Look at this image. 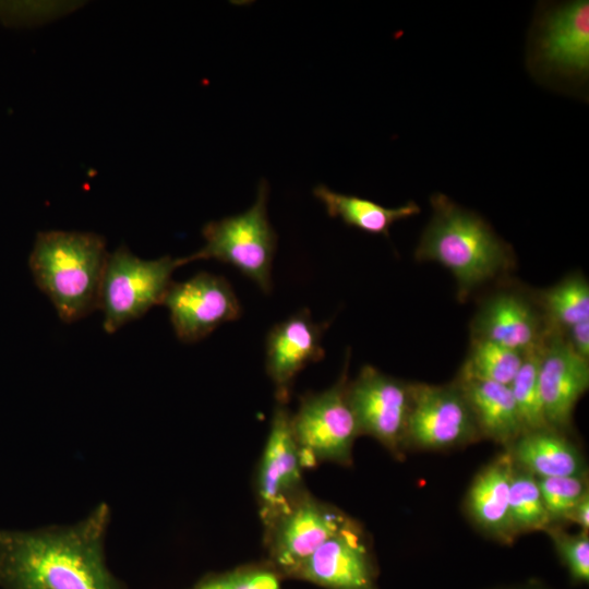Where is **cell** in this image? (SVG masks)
I'll use <instances>...</instances> for the list:
<instances>
[{
    "label": "cell",
    "mask_w": 589,
    "mask_h": 589,
    "mask_svg": "<svg viewBox=\"0 0 589 589\" xmlns=\"http://www.w3.org/2000/svg\"><path fill=\"white\" fill-rule=\"evenodd\" d=\"M539 385L549 426L567 429L589 387V361L577 356L558 333L548 332L541 342Z\"/></svg>",
    "instance_id": "14"
},
{
    "label": "cell",
    "mask_w": 589,
    "mask_h": 589,
    "mask_svg": "<svg viewBox=\"0 0 589 589\" xmlns=\"http://www.w3.org/2000/svg\"><path fill=\"white\" fill-rule=\"evenodd\" d=\"M515 462L510 452L488 464L473 479L467 494V509L472 520L486 533L508 543L517 536L509 516V490Z\"/></svg>",
    "instance_id": "17"
},
{
    "label": "cell",
    "mask_w": 589,
    "mask_h": 589,
    "mask_svg": "<svg viewBox=\"0 0 589 589\" xmlns=\"http://www.w3.org/2000/svg\"><path fill=\"white\" fill-rule=\"evenodd\" d=\"M108 255L105 238L95 232L37 233L28 266L61 321L73 323L98 309Z\"/></svg>",
    "instance_id": "3"
},
{
    "label": "cell",
    "mask_w": 589,
    "mask_h": 589,
    "mask_svg": "<svg viewBox=\"0 0 589 589\" xmlns=\"http://www.w3.org/2000/svg\"><path fill=\"white\" fill-rule=\"evenodd\" d=\"M540 302L557 328L568 329L589 320V286L580 275L566 277L543 291Z\"/></svg>",
    "instance_id": "24"
},
{
    "label": "cell",
    "mask_w": 589,
    "mask_h": 589,
    "mask_svg": "<svg viewBox=\"0 0 589 589\" xmlns=\"http://www.w3.org/2000/svg\"><path fill=\"white\" fill-rule=\"evenodd\" d=\"M178 267L169 255L143 260L125 245L109 253L98 299L105 332L112 334L161 304Z\"/></svg>",
    "instance_id": "6"
},
{
    "label": "cell",
    "mask_w": 589,
    "mask_h": 589,
    "mask_svg": "<svg viewBox=\"0 0 589 589\" xmlns=\"http://www.w3.org/2000/svg\"><path fill=\"white\" fill-rule=\"evenodd\" d=\"M540 346L541 344L525 353L524 361L509 385L522 433L550 428L544 416L539 385Z\"/></svg>",
    "instance_id": "23"
},
{
    "label": "cell",
    "mask_w": 589,
    "mask_h": 589,
    "mask_svg": "<svg viewBox=\"0 0 589 589\" xmlns=\"http://www.w3.org/2000/svg\"><path fill=\"white\" fill-rule=\"evenodd\" d=\"M347 368L329 388L306 393L299 407L290 414L291 431L304 469L321 462L349 466L352 447L360 435L347 398Z\"/></svg>",
    "instance_id": "5"
},
{
    "label": "cell",
    "mask_w": 589,
    "mask_h": 589,
    "mask_svg": "<svg viewBox=\"0 0 589 589\" xmlns=\"http://www.w3.org/2000/svg\"><path fill=\"white\" fill-rule=\"evenodd\" d=\"M290 414L285 404L276 406L256 470L255 493L263 526L306 491Z\"/></svg>",
    "instance_id": "12"
},
{
    "label": "cell",
    "mask_w": 589,
    "mask_h": 589,
    "mask_svg": "<svg viewBox=\"0 0 589 589\" xmlns=\"http://www.w3.org/2000/svg\"><path fill=\"white\" fill-rule=\"evenodd\" d=\"M326 327L327 324L315 323L308 309H302L269 329L265 369L278 402L288 400L294 378L306 365L325 357L322 336Z\"/></svg>",
    "instance_id": "15"
},
{
    "label": "cell",
    "mask_w": 589,
    "mask_h": 589,
    "mask_svg": "<svg viewBox=\"0 0 589 589\" xmlns=\"http://www.w3.org/2000/svg\"><path fill=\"white\" fill-rule=\"evenodd\" d=\"M110 508L98 504L71 525L0 529L2 589H127L108 568L105 540Z\"/></svg>",
    "instance_id": "1"
},
{
    "label": "cell",
    "mask_w": 589,
    "mask_h": 589,
    "mask_svg": "<svg viewBox=\"0 0 589 589\" xmlns=\"http://www.w3.org/2000/svg\"><path fill=\"white\" fill-rule=\"evenodd\" d=\"M509 516L516 534L546 531L553 524L545 508L537 478L516 465L509 490Z\"/></svg>",
    "instance_id": "22"
},
{
    "label": "cell",
    "mask_w": 589,
    "mask_h": 589,
    "mask_svg": "<svg viewBox=\"0 0 589 589\" xmlns=\"http://www.w3.org/2000/svg\"><path fill=\"white\" fill-rule=\"evenodd\" d=\"M471 410L457 383H411L406 447L446 449L480 437Z\"/></svg>",
    "instance_id": "9"
},
{
    "label": "cell",
    "mask_w": 589,
    "mask_h": 589,
    "mask_svg": "<svg viewBox=\"0 0 589 589\" xmlns=\"http://www.w3.org/2000/svg\"><path fill=\"white\" fill-rule=\"evenodd\" d=\"M537 480L553 522L565 520L572 508L589 493L586 476L537 478Z\"/></svg>",
    "instance_id": "26"
},
{
    "label": "cell",
    "mask_w": 589,
    "mask_h": 589,
    "mask_svg": "<svg viewBox=\"0 0 589 589\" xmlns=\"http://www.w3.org/2000/svg\"><path fill=\"white\" fill-rule=\"evenodd\" d=\"M543 74L585 80L589 70V2L577 0L551 7L540 16L530 55Z\"/></svg>",
    "instance_id": "10"
},
{
    "label": "cell",
    "mask_w": 589,
    "mask_h": 589,
    "mask_svg": "<svg viewBox=\"0 0 589 589\" xmlns=\"http://www.w3.org/2000/svg\"><path fill=\"white\" fill-rule=\"evenodd\" d=\"M507 449L515 465L536 478L586 474L581 453L551 428L522 433Z\"/></svg>",
    "instance_id": "19"
},
{
    "label": "cell",
    "mask_w": 589,
    "mask_h": 589,
    "mask_svg": "<svg viewBox=\"0 0 589 589\" xmlns=\"http://www.w3.org/2000/svg\"><path fill=\"white\" fill-rule=\"evenodd\" d=\"M474 338L486 339L526 352L538 347L546 330L532 305L515 292L489 298L473 322Z\"/></svg>",
    "instance_id": "16"
},
{
    "label": "cell",
    "mask_w": 589,
    "mask_h": 589,
    "mask_svg": "<svg viewBox=\"0 0 589 589\" xmlns=\"http://www.w3.org/2000/svg\"><path fill=\"white\" fill-rule=\"evenodd\" d=\"M456 383L471 410L480 435L507 448L522 434L508 385L462 376Z\"/></svg>",
    "instance_id": "18"
},
{
    "label": "cell",
    "mask_w": 589,
    "mask_h": 589,
    "mask_svg": "<svg viewBox=\"0 0 589 589\" xmlns=\"http://www.w3.org/2000/svg\"><path fill=\"white\" fill-rule=\"evenodd\" d=\"M283 576L266 561L208 573L188 589H281Z\"/></svg>",
    "instance_id": "25"
},
{
    "label": "cell",
    "mask_w": 589,
    "mask_h": 589,
    "mask_svg": "<svg viewBox=\"0 0 589 589\" xmlns=\"http://www.w3.org/2000/svg\"><path fill=\"white\" fill-rule=\"evenodd\" d=\"M522 589H539V588H534V587H527V588H522Z\"/></svg>",
    "instance_id": "30"
},
{
    "label": "cell",
    "mask_w": 589,
    "mask_h": 589,
    "mask_svg": "<svg viewBox=\"0 0 589 589\" xmlns=\"http://www.w3.org/2000/svg\"><path fill=\"white\" fill-rule=\"evenodd\" d=\"M558 556L566 566L570 578L577 584L589 581V537L588 531L568 534L558 529H548Z\"/></svg>",
    "instance_id": "27"
},
{
    "label": "cell",
    "mask_w": 589,
    "mask_h": 589,
    "mask_svg": "<svg viewBox=\"0 0 589 589\" xmlns=\"http://www.w3.org/2000/svg\"><path fill=\"white\" fill-rule=\"evenodd\" d=\"M565 339L570 349L580 358L589 361V320L569 327Z\"/></svg>",
    "instance_id": "28"
},
{
    "label": "cell",
    "mask_w": 589,
    "mask_h": 589,
    "mask_svg": "<svg viewBox=\"0 0 589 589\" xmlns=\"http://www.w3.org/2000/svg\"><path fill=\"white\" fill-rule=\"evenodd\" d=\"M179 340H202L224 323L238 320L242 308L230 283L223 276L200 272L172 281L163 303Z\"/></svg>",
    "instance_id": "11"
},
{
    "label": "cell",
    "mask_w": 589,
    "mask_h": 589,
    "mask_svg": "<svg viewBox=\"0 0 589 589\" xmlns=\"http://www.w3.org/2000/svg\"><path fill=\"white\" fill-rule=\"evenodd\" d=\"M565 520L581 527L582 530L589 529V493H587L567 514Z\"/></svg>",
    "instance_id": "29"
},
{
    "label": "cell",
    "mask_w": 589,
    "mask_h": 589,
    "mask_svg": "<svg viewBox=\"0 0 589 589\" xmlns=\"http://www.w3.org/2000/svg\"><path fill=\"white\" fill-rule=\"evenodd\" d=\"M526 352L486 339L473 338L470 352L459 376L509 386Z\"/></svg>",
    "instance_id": "21"
},
{
    "label": "cell",
    "mask_w": 589,
    "mask_h": 589,
    "mask_svg": "<svg viewBox=\"0 0 589 589\" xmlns=\"http://www.w3.org/2000/svg\"><path fill=\"white\" fill-rule=\"evenodd\" d=\"M347 398L359 434L375 438L393 455L406 447V431L411 407V383L363 365L347 383Z\"/></svg>",
    "instance_id": "8"
},
{
    "label": "cell",
    "mask_w": 589,
    "mask_h": 589,
    "mask_svg": "<svg viewBox=\"0 0 589 589\" xmlns=\"http://www.w3.org/2000/svg\"><path fill=\"white\" fill-rule=\"evenodd\" d=\"M350 519L308 490L264 525L266 561L283 578L293 579L305 561Z\"/></svg>",
    "instance_id": "7"
},
{
    "label": "cell",
    "mask_w": 589,
    "mask_h": 589,
    "mask_svg": "<svg viewBox=\"0 0 589 589\" xmlns=\"http://www.w3.org/2000/svg\"><path fill=\"white\" fill-rule=\"evenodd\" d=\"M313 195L323 203L328 216L338 217L347 226L366 233L385 237L389 236V229L396 221L421 212L413 201L396 208H388L371 200L335 192L324 184L316 185Z\"/></svg>",
    "instance_id": "20"
},
{
    "label": "cell",
    "mask_w": 589,
    "mask_h": 589,
    "mask_svg": "<svg viewBox=\"0 0 589 589\" xmlns=\"http://www.w3.org/2000/svg\"><path fill=\"white\" fill-rule=\"evenodd\" d=\"M431 205L414 256L447 268L460 300L512 266V249L482 217L441 193L431 196Z\"/></svg>",
    "instance_id": "2"
},
{
    "label": "cell",
    "mask_w": 589,
    "mask_h": 589,
    "mask_svg": "<svg viewBox=\"0 0 589 589\" xmlns=\"http://www.w3.org/2000/svg\"><path fill=\"white\" fill-rule=\"evenodd\" d=\"M377 575L365 533L350 518L305 561L293 579L324 589H377Z\"/></svg>",
    "instance_id": "13"
},
{
    "label": "cell",
    "mask_w": 589,
    "mask_h": 589,
    "mask_svg": "<svg viewBox=\"0 0 589 589\" xmlns=\"http://www.w3.org/2000/svg\"><path fill=\"white\" fill-rule=\"evenodd\" d=\"M267 200L268 184L263 179L250 208L204 225V245L188 256L178 257L179 267L193 261L213 259L232 265L264 293H271L277 235L267 217Z\"/></svg>",
    "instance_id": "4"
}]
</instances>
